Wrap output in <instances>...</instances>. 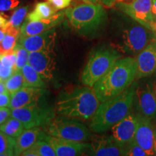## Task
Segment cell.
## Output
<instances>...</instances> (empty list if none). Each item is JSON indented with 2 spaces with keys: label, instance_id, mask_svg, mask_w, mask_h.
I'll return each mask as SVG.
<instances>
[{
  "label": "cell",
  "instance_id": "1",
  "mask_svg": "<svg viewBox=\"0 0 156 156\" xmlns=\"http://www.w3.org/2000/svg\"><path fill=\"white\" fill-rule=\"evenodd\" d=\"M136 75V58H120L93 86L101 103L120 95L133 84Z\"/></svg>",
  "mask_w": 156,
  "mask_h": 156
},
{
  "label": "cell",
  "instance_id": "2",
  "mask_svg": "<svg viewBox=\"0 0 156 156\" xmlns=\"http://www.w3.org/2000/svg\"><path fill=\"white\" fill-rule=\"evenodd\" d=\"M136 86L133 83L120 95L101 103L91 119L90 129L95 133L106 132L127 116L134 102Z\"/></svg>",
  "mask_w": 156,
  "mask_h": 156
},
{
  "label": "cell",
  "instance_id": "3",
  "mask_svg": "<svg viewBox=\"0 0 156 156\" xmlns=\"http://www.w3.org/2000/svg\"><path fill=\"white\" fill-rule=\"evenodd\" d=\"M100 103L93 87L85 85L62 94L56 103V111L60 116L86 121L93 118Z\"/></svg>",
  "mask_w": 156,
  "mask_h": 156
},
{
  "label": "cell",
  "instance_id": "4",
  "mask_svg": "<svg viewBox=\"0 0 156 156\" xmlns=\"http://www.w3.org/2000/svg\"><path fill=\"white\" fill-rule=\"evenodd\" d=\"M155 41L156 34L153 30L130 18L110 45L120 54L134 56Z\"/></svg>",
  "mask_w": 156,
  "mask_h": 156
},
{
  "label": "cell",
  "instance_id": "5",
  "mask_svg": "<svg viewBox=\"0 0 156 156\" xmlns=\"http://www.w3.org/2000/svg\"><path fill=\"white\" fill-rule=\"evenodd\" d=\"M64 12L70 26L85 36L98 32L107 19L106 12L101 4H80Z\"/></svg>",
  "mask_w": 156,
  "mask_h": 156
},
{
  "label": "cell",
  "instance_id": "6",
  "mask_svg": "<svg viewBox=\"0 0 156 156\" xmlns=\"http://www.w3.org/2000/svg\"><path fill=\"white\" fill-rule=\"evenodd\" d=\"M122 56L112 47L98 48L91 54L84 67L81 75L82 83L84 85L93 87Z\"/></svg>",
  "mask_w": 156,
  "mask_h": 156
},
{
  "label": "cell",
  "instance_id": "7",
  "mask_svg": "<svg viewBox=\"0 0 156 156\" xmlns=\"http://www.w3.org/2000/svg\"><path fill=\"white\" fill-rule=\"evenodd\" d=\"M45 132L48 135L75 142H84L91 140L89 129L82 123L65 116L52 119L45 126Z\"/></svg>",
  "mask_w": 156,
  "mask_h": 156
},
{
  "label": "cell",
  "instance_id": "8",
  "mask_svg": "<svg viewBox=\"0 0 156 156\" xmlns=\"http://www.w3.org/2000/svg\"><path fill=\"white\" fill-rule=\"evenodd\" d=\"M11 116L20 121L25 129L45 126L54 118V114L48 108L38 105L11 109Z\"/></svg>",
  "mask_w": 156,
  "mask_h": 156
},
{
  "label": "cell",
  "instance_id": "9",
  "mask_svg": "<svg viewBox=\"0 0 156 156\" xmlns=\"http://www.w3.org/2000/svg\"><path fill=\"white\" fill-rule=\"evenodd\" d=\"M134 102L138 112L146 118L156 119V83L147 80L136 86Z\"/></svg>",
  "mask_w": 156,
  "mask_h": 156
},
{
  "label": "cell",
  "instance_id": "10",
  "mask_svg": "<svg viewBox=\"0 0 156 156\" xmlns=\"http://www.w3.org/2000/svg\"><path fill=\"white\" fill-rule=\"evenodd\" d=\"M116 4L129 17L152 30L153 0H119Z\"/></svg>",
  "mask_w": 156,
  "mask_h": 156
},
{
  "label": "cell",
  "instance_id": "11",
  "mask_svg": "<svg viewBox=\"0 0 156 156\" xmlns=\"http://www.w3.org/2000/svg\"><path fill=\"white\" fill-rule=\"evenodd\" d=\"M139 123L138 114L130 112L111 129V136L120 147H124L134 140Z\"/></svg>",
  "mask_w": 156,
  "mask_h": 156
},
{
  "label": "cell",
  "instance_id": "12",
  "mask_svg": "<svg viewBox=\"0 0 156 156\" xmlns=\"http://www.w3.org/2000/svg\"><path fill=\"white\" fill-rule=\"evenodd\" d=\"M56 54L54 51L30 52L28 64L46 80H50L54 77L56 69Z\"/></svg>",
  "mask_w": 156,
  "mask_h": 156
},
{
  "label": "cell",
  "instance_id": "13",
  "mask_svg": "<svg viewBox=\"0 0 156 156\" xmlns=\"http://www.w3.org/2000/svg\"><path fill=\"white\" fill-rule=\"evenodd\" d=\"M56 33L53 28L42 34L31 36L20 35L17 44L24 47L29 52L50 51H54L56 44Z\"/></svg>",
  "mask_w": 156,
  "mask_h": 156
},
{
  "label": "cell",
  "instance_id": "14",
  "mask_svg": "<svg viewBox=\"0 0 156 156\" xmlns=\"http://www.w3.org/2000/svg\"><path fill=\"white\" fill-rule=\"evenodd\" d=\"M43 140H46L52 146L57 156L82 155L90 150V144L69 141L48 135L46 132Z\"/></svg>",
  "mask_w": 156,
  "mask_h": 156
},
{
  "label": "cell",
  "instance_id": "15",
  "mask_svg": "<svg viewBox=\"0 0 156 156\" xmlns=\"http://www.w3.org/2000/svg\"><path fill=\"white\" fill-rule=\"evenodd\" d=\"M139 123L134 135V141L147 153L148 155H155L154 142L155 129L152 120L138 113Z\"/></svg>",
  "mask_w": 156,
  "mask_h": 156
},
{
  "label": "cell",
  "instance_id": "16",
  "mask_svg": "<svg viewBox=\"0 0 156 156\" xmlns=\"http://www.w3.org/2000/svg\"><path fill=\"white\" fill-rule=\"evenodd\" d=\"M155 41L148 44L136 56V80L150 77L156 73Z\"/></svg>",
  "mask_w": 156,
  "mask_h": 156
},
{
  "label": "cell",
  "instance_id": "17",
  "mask_svg": "<svg viewBox=\"0 0 156 156\" xmlns=\"http://www.w3.org/2000/svg\"><path fill=\"white\" fill-rule=\"evenodd\" d=\"M65 12H56L55 15L48 19L41 20L31 21L26 19L20 28V36H36L46 32L51 29L55 28L56 26L59 25L64 20Z\"/></svg>",
  "mask_w": 156,
  "mask_h": 156
},
{
  "label": "cell",
  "instance_id": "18",
  "mask_svg": "<svg viewBox=\"0 0 156 156\" xmlns=\"http://www.w3.org/2000/svg\"><path fill=\"white\" fill-rule=\"evenodd\" d=\"M44 95V89L42 87L23 86L11 95L9 108L14 109L38 105Z\"/></svg>",
  "mask_w": 156,
  "mask_h": 156
},
{
  "label": "cell",
  "instance_id": "19",
  "mask_svg": "<svg viewBox=\"0 0 156 156\" xmlns=\"http://www.w3.org/2000/svg\"><path fill=\"white\" fill-rule=\"evenodd\" d=\"M90 153L97 156H119L124 155V147H120L115 142L112 136H91Z\"/></svg>",
  "mask_w": 156,
  "mask_h": 156
},
{
  "label": "cell",
  "instance_id": "20",
  "mask_svg": "<svg viewBox=\"0 0 156 156\" xmlns=\"http://www.w3.org/2000/svg\"><path fill=\"white\" fill-rule=\"evenodd\" d=\"M45 132L40 127L25 129L22 133L15 138L14 155H21L23 152L32 147L36 142L42 140Z\"/></svg>",
  "mask_w": 156,
  "mask_h": 156
},
{
  "label": "cell",
  "instance_id": "21",
  "mask_svg": "<svg viewBox=\"0 0 156 156\" xmlns=\"http://www.w3.org/2000/svg\"><path fill=\"white\" fill-rule=\"evenodd\" d=\"M57 11L49 2H41L36 4L34 10L28 14L27 20L35 21L48 19L55 15Z\"/></svg>",
  "mask_w": 156,
  "mask_h": 156
},
{
  "label": "cell",
  "instance_id": "22",
  "mask_svg": "<svg viewBox=\"0 0 156 156\" xmlns=\"http://www.w3.org/2000/svg\"><path fill=\"white\" fill-rule=\"evenodd\" d=\"M24 77V86L42 87H45L43 77L29 64H27L21 69Z\"/></svg>",
  "mask_w": 156,
  "mask_h": 156
},
{
  "label": "cell",
  "instance_id": "23",
  "mask_svg": "<svg viewBox=\"0 0 156 156\" xmlns=\"http://www.w3.org/2000/svg\"><path fill=\"white\" fill-rule=\"evenodd\" d=\"M23 156H55L56 153L52 146L46 140H39L32 147L23 152Z\"/></svg>",
  "mask_w": 156,
  "mask_h": 156
},
{
  "label": "cell",
  "instance_id": "24",
  "mask_svg": "<svg viewBox=\"0 0 156 156\" xmlns=\"http://www.w3.org/2000/svg\"><path fill=\"white\" fill-rule=\"evenodd\" d=\"M25 126L20 121L10 116L6 122L0 125V130L7 135L16 138L24 131Z\"/></svg>",
  "mask_w": 156,
  "mask_h": 156
},
{
  "label": "cell",
  "instance_id": "25",
  "mask_svg": "<svg viewBox=\"0 0 156 156\" xmlns=\"http://www.w3.org/2000/svg\"><path fill=\"white\" fill-rule=\"evenodd\" d=\"M5 85L7 90L11 95L22 88L24 86V77L21 70H16L12 75L5 81Z\"/></svg>",
  "mask_w": 156,
  "mask_h": 156
},
{
  "label": "cell",
  "instance_id": "26",
  "mask_svg": "<svg viewBox=\"0 0 156 156\" xmlns=\"http://www.w3.org/2000/svg\"><path fill=\"white\" fill-rule=\"evenodd\" d=\"M14 147L15 138L0 130V156L15 155Z\"/></svg>",
  "mask_w": 156,
  "mask_h": 156
},
{
  "label": "cell",
  "instance_id": "27",
  "mask_svg": "<svg viewBox=\"0 0 156 156\" xmlns=\"http://www.w3.org/2000/svg\"><path fill=\"white\" fill-rule=\"evenodd\" d=\"M14 51L16 55V64H15V68L16 70H21L22 68L28 64L29 54L30 52L26 50L24 47L18 44L14 48Z\"/></svg>",
  "mask_w": 156,
  "mask_h": 156
},
{
  "label": "cell",
  "instance_id": "28",
  "mask_svg": "<svg viewBox=\"0 0 156 156\" xmlns=\"http://www.w3.org/2000/svg\"><path fill=\"white\" fill-rule=\"evenodd\" d=\"M5 36L2 41L0 43V54H3L6 52L14 50L15 46L17 45V39L19 36L14 34L5 33Z\"/></svg>",
  "mask_w": 156,
  "mask_h": 156
},
{
  "label": "cell",
  "instance_id": "29",
  "mask_svg": "<svg viewBox=\"0 0 156 156\" xmlns=\"http://www.w3.org/2000/svg\"><path fill=\"white\" fill-rule=\"evenodd\" d=\"M28 7H20V8L15 9L9 20V24L15 28H20V26L24 21L25 17L28 14Z\"/></svg>",
  "mask_w": 156,
  "mask_h": 156
},
{
  "label": "cell",
  "instance_id": "30",
  "mask_svg": "<svg viewBox=\"0 0 156 156\" xmlns=\"http://www.w3.org/2000/svg\"><path fill=\"white\" fill-rule=\"evenodd\" d=\"M124 155L127 156H148L147 153L132 140L124 146Z\"/></svg>",
  "mask_w": 156,
  "mask_h": 156
},
{
  "label": "cell",
  "instance_id": "31",
  "mask_svg": "<svg viewBox=\"0 0 156 156\" xmlns=\"http://www.w3.org/2000/svg\"><path fill=\"white\" fill-rule=\"evenodd\" d=\"M16 71L15 68L10 67L6 65L2 62L0 58V80L3 81H6L9 77H10L12 74Z\"/></svg>",
  "mask_w": 156,
  "mask_h": 156
},
{
  "label": "cell",
  "instance_id": "32",
  "mask_svg": "<svg viewBox=\"0 0 156 156\" xmlns=\"http://www.w3.org/2000/svg\"><path fill=\"white\" fill-rule=\"evenodd\" d=\"M20 0H0V12H6L16 8Z\"/></svg>",
  "mask_w": 156,
  "mask_h": 156
},
{
  "label": "cell",
  "instance_id": "33",
  "mask_svg": "<svg viewBox=\"0 0 156 156\" xmlns=\"http://www.w3.org/2000/svg\"><path fill=\"white\" fill-rule=\"evenodd\" d=\"M57 10L67 8L69 7L72 0H48Z\"/></svg>",
  "mask_w": 156,
  "mask_h": 156
},
{
  "label": "cell",
  "instance_id": "34",
  "mask_svg": "<svg viewBox=\"0 0 156 156\" xmlns=\"http://www.w3.org/2000/svg\"><path fill=\"white\" fill-rule=\"evenodd\" d=\"M11 101V94L8 91L0 94V108L9 107Z\"/></svg>",
  "mask_w": 156,
  "mask_h": 156
},
{
  "label": "cell",
  "instance_id": "35",
  "mask_svg": "<svg viewBox=\"0 0 156 156\" xmlns=\"http://www.w3.org/2000/svg\"><path fill=\"white\" fill-rule=\"evenodd\" d=\"M11 116V109L7 107L0 108V125Z\"/></svg>",
  "mask_w": 156,
  "mask_h": 156
},
{
  "label": "cell",
  "instance_id": "36",
  "mask_svg": "<svg viewBox=\"0 0 156 156\" xmlns=\"http://www.w3.org/2000/svg\"><path fill=\"white\" fill-rule=\"evenodd\" d=\"M152 20H153L152 30L156 34V0H153V5H152Z\"/></svg>",
  "mask_w": 156,
  "mask_h": 156
},
{
  "label": "cell",
  "instance_id": "37",
  "mask_svg": "<svg viewBox=\"0 0 156 156\" xmlns=\"http://www.w3.org/2000/svg\"><path fill=\"white\" fill-rule=\"evenodd\" d=\"M119 0H102V4L106 7H110L114 6L115 4H116Z\"/></svg>",
  "mask_w": 156,
  "mask_h": 156
},
{
  "label": "cell",
  "instance_id": "38",
  "mask_svg": "<svg viewBox=\"0 0 156 156\" xmlns=\"http://www.w3.org/2000/svg\"><path fill=\"white\" fill-rule=\"evenodd\" d=\"M8 21L5 17H4L2 15L0 14V28L5 29V28L8 24Z\"/></svg>",
  "mask_w": 156,
  "mask_h": 156
},
{
  "label": "cell",
  "instance_id": "39",
  "mask_svg": "<svg viewBox=\"0 0 156 156\" xmlns=\"http://www.w3.org/2000/svg\"><path fill=\"white\" fill-rule=\"evenodd\" d=\"M84 3L87 4H101L102 3V0H82Z\"/></svg>",
  "mask_w": 156,
  "mask_h": 156
},
{
  "label": "cell",
  "instance_id": "40",
  "mask_svg": "<svg viewBox=\"0 0 156 156\" xmlns=\"http://www.w3.org/2000/svg\"><path fill=\"white\" fill-rule=\"evenodd\" d=\"M5 31L4 29L2 28H0V43L2 41V40L5 38Z\"/></svg>",
  "mask_w": 156,
  "mask_h": 156
},
{
  "label": "cell",
  "instance_id": "41",
  "mask_svg": "<svg viewBox=\"0 0 156 156\" xmlns=\"http://www.w3.org/2000/svg\"><path fill=\"white\" fill-rule=\"evenodd\" d=\"M154 151H155V155H156V129L155 131V142H154Z\"/></svg>",
  "mask_w": 156,
  "mask_h": 156
},
{
  "label": "cell",
  "instance_id": "42",
  "mask_svg": "<svg viewBox=\"0 0 156 156\" xmlns=\"http://www.w3.org/2000/svg\"><path fill=\"white\" fill-rule=\"evenodd\" d=\"M155 44H156V41H155Z\"/></svg>",
  "mask_w": 156,
  "mask_h": 156
}]
</instances>
